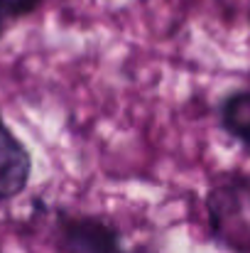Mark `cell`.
<instances>
[{
  "mask_svg": "<svg viewBox=\"0 0 250 253\" xmlns=\"http://www.w3.org/2000/svg\"><path fill=\"white\" fill-rule=\"evenodd\" d=\"M5 12H2V7H0V37H2V30H5Z\"/></svg>",
  "mask_w": 250,
  "mask_h": 253,
  "instance_id": "obj_6",
  "label": "cell"
},
{
  "mask_svg": "<svg viewBox=\"0 0 250 253\" xmlns=\"http://www.w3.org/2000/svg\"><path fill=\"white\" fill-rule=\"evenodd\" d=\"M42 0H0V7L7 17H25L39 7Z\"/></svg>",
  "mask_w": 250,
  "mask_h": 253,
  "instance_id": "obj_5",
  "label": "cell"
},
{
  "mask_svg": "<svg viewBox=\"0 0 250 253\" xmlns=\"http://www.w3.org/2000/svg\"><path fill=\"white\" fill-rule=\"evenodd\" d=\"M118 253H150V251H147V249H140V251H123V249H120Z\"/></svg>",
  "mask_w": 250,
  "mask_h": 253,
  "instance_id": "obj_7",
  "label": "cell"
},
{
  "mask_svg": "<svg viewBox=\"0 0 250 253\" xmlns=\"http://www.w3.org/2000/svg\"><path fill=\"white\" fill-rule=\"evenodd\" d=\"M211 239L231 253H250V177L243 172L221 174L206 194Z\"/></svg>",
  "mask_w": 250,
  "mask_h": 253,
  "instance_id": "obj_1",
  "label": "cell"
},
{
  "mask_svg": "<svg viewBox=\"0 0 250 253\" xmlns=\"http://www.w3.org/2000/svg\"><path fill=\"white\" fill-rule=\"evenodd\" d=\"M218 118L223 130L233 140H238L246 150H250V91L228 93L221 101Z\"/></svg>",
  "mask_w": 250,
  "mask_h": 253,
  "instance_id": "obj_4",
  "label": "cell"
},
{
  "mask_svg": "<svg viewBox=\"0 0 250 253\" xmlns=\"http://www.w3.org/2000/svg\"><path fill=\"white\" fill-rule=\"evenodd\" d=\"M32 179V155L0 116V202L20 197Z\"/></svg>",
  "mask_w": 250,
  "mask_h": 253,
  "instance_id": "obj_3",
  "label": "cell"
},
{
  "mask_svg": "<svg viewBox=\"0 0 250 253\" xmlns=\"http://www.w3.org/2000/svg\"><path fill=\"white\" fill-rule=\"evenodd\" d=\"M57 246L62 253H118V226L91 214H59Z\"/></svg>",
  "mask_w": 250,
  "mask_h": 253,
  "instance_id": "obj_2",
  "label": "cell"
}]
</instances>
